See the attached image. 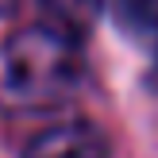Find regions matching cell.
I'll use <instances>...</instances> for the list:
<instances>
[{
  "label": "cell",
  "instance_id": "obj_3",
  "mask_svg": "<svg viewBox=\"0 0 158 158\" xmlns=\"http://www.w3.org/2000/svg\"><path fill=\"white\" fill-rule=\"evenodd\" d=\"M108 4L120 35L139 54H147L151 77L158 81V0H108Z\"/></svg>",
  "mask_w": 158,
  "mask_h": 158
},
{
  "label": "cell",
  "instance_id": "obj_2",
  "mask_svg": "<svg viewBox=\"0 0 158 158\" xmlns=\"http://www.w3.org/2000/svg\"><path fill=\"white\" fill-rule=\"evenodd\" d=\"M23 158H112V147L97 123L69 120V123H54L43 135H35L23 151Z\"/></svg>",
  "mask_w": 158,
  "mask_h": 158
},
{
  "label": "cell",
  "instance_id": "obj_1",
  "mask_svg": "<svg viewBox=\"0 0 158 158\" xmlns=\"http://www.w3.org/2000/svg\"><path fill=\"white\" fill-rule=\"evenodd\" d=\"M73 31L58 23H35L0 43V108L46 112L81 89L85 58Z\"/></svg>",
  "mask_w": 158,
  "mask_h": 158
},
{
  "label": "cell",
  "instance_id": "obj_5",
  "mask_svg": "<svg viewBox=\"0 0 158 158\" xmlns=\"http://www.w3.org/2000/svg\"><path fill=\"white\" fill-rule=\"evenodd\" d=\"M12 8H15V0H0V15H4V12H12Z\"/></svg>",
  "mask_w": 158,
  "mask_h": 158
},
{
  "label": "cell",
  "instance_id": "obj_4",
  "mask_svg": "<svg viewBox=\"0 0 158 158\" xmlns=\"http://www.w3.org/2000/svg\"><path fill=\"white\" fill-rule=\"evenodd\" d=\"M39 4H43V12H46L50 23L73 31V35H85L93 27V19L100 15L104 0H39Z\"/></svg>",
  "mask_w": 158,
  "mask_h": 158
}]
</instances>
